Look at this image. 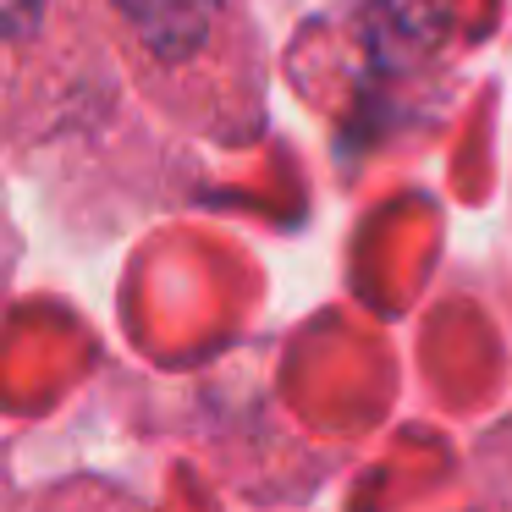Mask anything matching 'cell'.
<instances>
[{
  "label": "cell",
  "mask_w": 512,
  "mask_h": 512,
  "mask_svg": "<svg viewBox=\"0 0 512 512\" xmlns=\"http://www.w3.org/2000/svg\"><path fill=\"white\" fill-rule=\"evenodd\" d=\"M127 12V23L160 50V56H188L204 45L215 17V0H116Z\"/></svg>",
  "instance_id": "obj_1"
},
{
  "label": "cell",
  "mask_w": 512,
  "mask_h": 512,
  "mask_svg": "<svg viewBox=\"0 0 512 512\" xmlns=\"http://www.w3.org/2000/svg\"><path fill=\"white\" fill-rule=\"evenodd\" d=\"M375 28L391 50H430L446 28V0H375Z\"/></svg>",
  "instance_id": "obj_2"
},
{
  "label": "cell",
  "mask_w": 512,
  "mask_h": 512,
  "mask_svg": "<svg viewBox=\"0 0 512 512\" xmlns=\"http://www.w3.org/2000/svg\"><path fill=\"white\" fill-rule=\"evenodd\" d=\"M39 6L45 0H0V39H17L39 23Z\"/></svg>",
  "instance_id": "obj_3"
}]
</instances>
